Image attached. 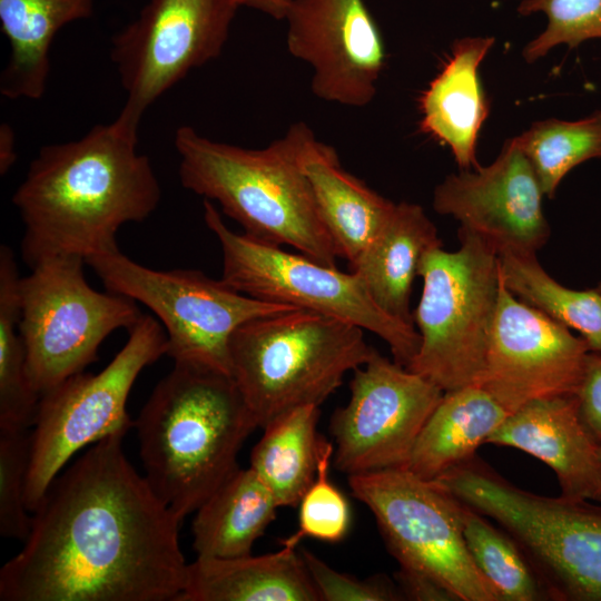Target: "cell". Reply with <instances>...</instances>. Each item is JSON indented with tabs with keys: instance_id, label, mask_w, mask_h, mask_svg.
I'll use <instances>...</instances> for the list:
<instances>
[{
	"instance_id": "obj_1",
	"label": "cell",
	"mask_w": 601,
	"mask_h": 601,
	"mask_svg": "<svg viewBox=\"0 0 601 601\" xmlns=\"http://www.w3.org/2000/svg\"><path fill=\"white\" fill-rule=\"evenodd\" d=\"M110 434L60 472L0 570L2 601H177L188 563L180 521Z\"/></svg>"
},
{
	"instance_id": "obj_2",
	"label": "cell",
	"mask_w": 601,
	"mask_h": 601,
	"mask_svg": "<svg viewBox=\"0 0 601 601\" xmlns=\"http://www.w3.org/2000/svg\"><path fill=\"white\" fill-rule=\"evenodd\" d=\"M138 135L116 120L77 140L40 148L12 196L24 225L21 255L31 268L55 256L86 258L119 249L116 235L147 219L161 189Z\"/></svg>"
},
{
	"instance_id": "obj_3",
	"label": "cell",
	"mask_w": 601,
	"mask_h": 601,
	"mask_svg": "<svg viewBox=\"0 0 601 601\" xmlns=\"http://www.w3.org/2000/svg\"><path fill=\"white\" fill-rule=\"evenodd\" d=\"M316 140L302 121L260 149L215 141L190 126L177 128L174 136L184 188L217 201L247 236L292 246L336 267L339 254L304 170L305 157Z\"/></svg>"
},
{
	"instance_id": "obj_4",
	"label": "cell",
	"mask_w": 601,
	"mask_h": 601,
	"mask_svg": "<svg viewBox=\"0 0 601 601\" xmlns=\"http://www.w3.org/2000/svg\"><path fill=\"white\" fill-rule=\"evenodd\" d=\"M257 427L231 376L175 363L136 421L144 476L181 522L239 467Z\"/></svg>"
},
{
	"instance_id": "obj_5",
	"label": "cell",
	"mask_w": 601,
	"mask_h": 601,
	"mask_svg": "<svg viewBox=\"0 0 601 601\" xmlns=\"http://www.w3.org/2000/svg\"><path fill=\"white\" fill-rule=\"evenodd\" d=\"M363 328L292 309L240 325L229 343L230 376L259 427L299 406H319L347 372L375 353Z\"/></svg>"
},
{
	"instance_id": "obj_6",
	"label": "cell",
	"mask_w": 601,
	"mask_h": 601,
	"mask_svg": "<svg viewBox=\"0 0 601 601\" xmlns=\"http://www.w3.org/2000/svg\"><path fill=\"white\" fill-rule=\"evenodd\" d=\"M521 548L549 594L601 601V506L523 491L472 459L434 480Z\"/></svg>"
},
{
	"instance_id": "obj_7",
	"label": "cell",
	"mask_w": 601,
	"mask_h": 601,
	"mask_svg": "<svg viewBox=\"0 0 601 601\" xmlns=\"http://www.w3.org/2000/svg\"><path fill=\"white\" fill-rule=\"evenodd\" d=\"M460 247L428 250L420 265V302L412 313L421 337L406 367L443 392L479 384L500 288L497 250L460 227Z\"/></svg>"
},
{
	"instance_id": "obj_8",
	"label": "cell",
	"mask_w": 601,
	"mask_h": 601,
	"mask_svg": "<svg viewBox=\"0 0 601 601\" xmlns=\"http://www.w3.org/2000/svg\"><path fill=\"white\" fill-rule=\"evenodd\" d=\"M204 219L223 252L221 279L250 297L293 306L354 324L374 333L390 347L393 361L407 367L421 344L415 326L387 314L354 272L292 254L231 230L210 200Z\"/></svg>"
},
{
	"instance_id": "obj_9",
	"label": "cell",
	"mask_w": 601,
	"mask_h": 601,
	"mask_svg": "<svg viewBox=\"0 0 601 601\" xmlns=\"http://www.w3.org/2000/svg\"><path fill=\"white\" fill-rule=\"evenodd\" d=\"M85 259L55 256L38 262L19 280V333L27 370L41 396L97 359L112 332L130 329L142 316L137 302L87 282Z\"/></svg>"
},
{
	"instance_id": "obj_10",
	"label": "cell",
	"mask_w": 601,
	"mask_h": 601,
	"mask_svg": "<svg viewBox=\"0 0 601 601\" xmlns=\"http://www.w3.org/2000/svg\"><path fill=\"white\" fill-rule=\"evenodd\" d=\"M106 289L147 306L166 329L174 363L230 376L229 343L244 323L297 309L245 295L197 269L158 270L120 249L86 258Z\"/></svg>"
},
{
	"instance_id": "obj_11",
	"label": "cell",
	"mask_w": 601,
	"mask_h": 601,
	"mask_svg": "<svg viewBox=\"0 0 601 601\" xmlns=\"http://www.w3.org/2000/svg\"><path fill=\"white\" fill-rule=\"evenodd\" d=\"M128 332L126 344L102 371L77 373L40 396L30 434L24 495L29 512L73 454L132 427L126 411L131 387L146 366L167 355L168 342L165 328L150 315L142 314Z\"/></svg>"
},
{
	"instance_id": "obj_12",
	"label": "cell",
	"mask_w": 601,
	"mask_h": 601,
	"mask_svg": "<svg viewBox=\"0 0 601 601\" xmlns=\"http://www.w3.org/2000/svg\"><path fill=\"white\" fill-rule=\"evenodd\" d=\"M348 484L400 566L428 575L456 600L500 601L466 548L462 503L437 483L398 467L349 475Z\"/></svg>"
},
{
	"instance_id": "obj_13",
	"label": "cell",
	"mask_w": 601,
	"mask_h": 601,
	"mask_svg": "<svg viewBox=\"0 0 601 601\" xmlns=\"http://www.w3.org/2000/svg\"><path fill=\"white\" fill-rule=\"evenodd\" d=\"M239 7L238 0H148L111 41L110 58L126 92L115 120L138 134L158 98L220 56Z\"/></svg>"
},
{
	"instance_id": "obj_14",
	"label": "cell",
	"mask_w": 601,
	"mask_h": 601,
	"mask_svg": "<svg viewBox=\"0 0 601 601\" xmlns=\"http://www.w3.org/2000/svg\"><path fill=\"white\" fill-rule=\"evenodd\" d=\"M353 372L349 400L329 423L336 469L349 476L405 467L444 392L377 351Z\"/></svg>"
},
{
	"instance_id": "obj_15",
	"label": "cell",
	"mask_w": 601,
	"mask_h": 601,
	"mask_svg": "<svg viewBox=\"0 0 601 601\" xmlns=\"http://www.w3.org/2000/svg\"><path fill=\"white\" fill-rule=\"evenodd\" d=\"M590 349L581 336L515 297L500 277L480 385L508 412L575 395Z\"/></svg>"
},
{
	"instance_id": "obj_16",
	"label": "cell",
	"mask_w": 601,
	"mask_h": 601,
	"mask_svg": "<svg viewBox=\"0 0 601 601\" xmlns=\"http://www.w3.org/2000/svg\"><path fill=\"white\" fill-rule=\"evenodd\" d=\"M536 174L516 141H505L496 159L449 175L433 193V208L455 218L499 254H536L550 238Z\"/></svg>"
},
{
	"instance_id": "obj_17",
	"label": "cell",
	"mask_w": 601,
	"mask_h": 601,
	"mask_svg": "<svg viewBox=\"0 0 601 601\" xmlns=\"http://www.w3.org/2000/svg\"><path fill=\"white\" fill-rule=\"evenodd\" d=\"M285 19L287 49L312 67L316 97L357 108L373 100L385 48L363 0H292Z\"/></svg>"
},
{
	"instance_id": "obj_18",
	"label": "cell",
	"mask_w": 601,
	"mask_h": 601,
	"mask_svg": "<svg viewBox=\"0 0 601 601\" xmlns=\"http://www.w3.org/2000/svg\"><path fill=\"white\" fill-rule=\"evenodd\" d=\"M521 450L555 473L561 496L595 500L601 487L599 443L581 420L575 395L529 402L509 414L486 444Z\"/></svg>"
},
{
	"instance_id": "obj_19",
	"label": "cell",
	"mask_w": 601,
	"mask_h": 601,
	"mask_svg": "<svg viewBox=\"0 0 601 601\" xmlns=\"http://www.w3.org/2000/svg\"><path fill=\"white\" fill-rule=\"evenodd\" d=\"M493 37L454 41L451 56L420 99L421 129L446 145L461 170L479 166L475 146L490 105L477 69Z\"/></svg>"
},
{
	"instance_id": "obj_20",
	"label": "cell",
	"mask_w": 601,
	"mask_h": 601,
	"mask_svg": "<svg viewBox=\"0 0 601 601\" xmlns=\"http://www.w3.org/2000/svg\"><path fill=\"white\" fill-rule=\"evenodd\" d=\"M297 546L235 558H199L188 563L177 601H321Z\"/></svg>"
},
{
	"instance_id": "obj_21",
	"label": "cell",
	"mask_w": 601,
	"mask_h": 601,
	"mask_svg": "<svg viewBox=\"0 0 601 601\" xmlns=\"http://www.w3.org/2000/svg\"><path fill=\"white\" fill-rule=\"evenodd\" d=\"M437 246H442V240L424 209L401 201L349 268L387 314L414 326L410 308L412 285L424 255Z\"/></svg>"
},
{
	"instance_id": "obj_22",
	"label": "cell",
	"mask_w": 601,
	"mask_h": 601,
	"mask_svg": "<svg viewBox=\"0 0 601 601\" xmlns=\"http://www.w3.org/2000/svg\"><path fill=\"white\" fill-rule=\"evenodd\" d=\"M304 170L339 257L353 265L377 236L395 203L343 169L336 150L318 140L305 157Z\"/></svg>"
},
{
	"instance_id": "obj_23",
	"label": "cell",
	"mask_w": 601,
	"mask_h": 601,
	"mask_svg": "<svg viewBox=\"0 0 601 601\" xmlns=\"http://www.w3.org/2000/svg\"><path fill=\"white\" fill-rule=\"evenodd\" d=\"M509 414L480 384L444 392L422 427L405 469L423 480H436L470 461Z\"/></svg>"
},
{
	"instance_id": "obj_24",
	"label": "cell",
	"mask_w": 601,
	"mask_h": 601,
	"mask_svg": "<svg viewBox=\"0 0 601 601\" xmlns=\"http://www.w3.org/2000/svg\"><path fill=\"white\" fill-rule=\"evenodd\" d=\"M93 0H0L10 58L0 77L8 99H40L50 73V48L61 28L92 14Z\"/></svg>"
},
{
	"instance_id": "obj_25",
	"label": "cell",
	"mask_w": 601,
	"mask_h": 601,
	"mask_svg": "<svg viewBox=\"0 0 601 601\" xmlns=\"http://www.w3.org/2000/svg\"><path fill=\"white\" fill-rule=\"evenodd\" d=\"M279 508L250 467H238L197 510L193 546L199 558H235L252 553Z\"/></svg>"
},
{
	"instance_id": "obj_26",
	"label": "cell",
	"mask_w": 601,
	"mask_h": 601,
	"mask_svg": "<svg viewBox=\"0 0 601 601\" xmlns=\"http://www.w3.org/2000/svg\"><path fill=\"white\" fill-rule=\"evenodd\" d=\"M319 406L293 408L266 424L254 446L249 467L275 496L279 508H295L315 480L319 445Z\"/></svg>"
},
{
	"instance_id": "obj_27",
	"label": "cell",
	"mask_w": 601,
	"mask_h": 601,
	"mask_svg": "<svg viewBox=\"0 0 601 601\" xmlns=\"http://www.w3.org/2000/svg\"><path fill=\"white\" fill-rule=\"evenodd\" d=\"M500 277L519 299L553 321L579 332L590 352L601 354V294L597 288L577 290L556 282L535 254H499Z\"/></svg>"
},
{
	"instance_id": "obj_28",
	"label": "cell",
	"mask_w": 601,
	"mask_h": 601,
	"mask_svg": "<svg viewBox=\"0 0 601 601\" xmlns=\"http://www.w3.org/2000/svg\"><path fill=\"white\" fill-rule=\"evenodd\" d=\"M19 270L12 249L0 247V427L27 430L33 425L40 395L27 370L19 333Z\"/></svg>"
},
{
	"instance_id": "obj_29",
	"label": "cell",
	"mask_w": 601,
	"mask_h": 601,
	"mask_svg": "<svg viewBox=\"0 0 601 601\" xmlns=\"http://www.w3.org/2000/svg\"><path fill=\"white\" fill-rule=\"evenodd\" d=\"M461 516L469 553L500 601H535L545 595L542 581L511 535L464 503Z\"/></svg>"
},
{
	"instance_id": "obj_30",
	"label": "cell",
	"mask_w": 601,
	"mask_h": 601,
	"mask_svg": "<svg viewBox=\"0 0 601 601\" xmlns=\"http://www.w3.org/2000/svg\"><path fill=\"white\" fill-rule=\"evenodd\" d=\"M515 139L529 158L544 196L552 198L571 169L601 157V111L575 121H536Z\"/></svg>"
},
{
	"instance_id": "obj_31",
	"label": "cell",
	"mask_w": 601,
	"mask_h": 601,
	"mask_svg": "<svg viewBox=\"0 0 601 601\" xmlns=\"http://www.w3.org/2000/svg\"><path fill=\"white\" fill-rule=\"evenodd\" d=\"M333 454L334 445L323 436L315 480L298 504V530L283 540V544L297 546L304 538L336 543L346 535L351 512L346 497L329 479Z\"/></svg>"
},
{
	"instance_id": "obj_32",
	"label": "cell",
	"mask_w": 601,
	"mask_h": 601,
	"mask_svg": "<svg viewBox=\"0 0 601 601\" xmlns=\"http://www.w3.org/2000/svg\"><path fill=\"white\" fill-rule=\"evenodd\" d=\"M518 11H542L548 17L545 30L523 49L528 62L561 43L573 49L585 40L601 39V0H520Z\"/></svg>"
},
{
	"instance_id": "obj_33",
	"label": "cell",
	"mask_w": 601,
	"mask_h": 601,
	"mask_svg": "<svg viewBox=\"0 0 601 601\" xmlns=\"http://www.w3.org/2000/svg\"><path fill=\"white\" fill-rule=\"evenodd\" d=\"M30 462L27 430L0 427V534L24 541L31 516L26 505Z\"/></svg>"
},
{
	"instance_id": "obj_34",
	"label": "cell",
	"mask_w": 601,
	"mask_h": 601,
	"mask_svg": "<svg viewBox=\"0 0 601 601\" xmlns=\"http://www.w3.org/2000/svg\"><path fill=\"white\" fill-rule=\"evenodd\" d=\"M321 601H395L402 600L398 589L380 577L358 579L334 570L314 553L300 551Z\"/></svg>"
},
{
	"instance_id": "obj_35",
	"label": "cell",
	"mask_w": 601,
	"mask_h": 601,
	"mask_svg": "<svg viewBox=\"0 0 601 601\" xmlns=\"http://www.w3.org/2000/svg\"><path fill=\"white\" fill-rule=\"evenodd\" d=\"M582 422L601 444V354L590 352L575 394Z\"/></svg>"
},
{
	"instance_id": "obj_36",
	"label": "cell",
	"mask_w": 601,
	"mask_h": 601,
	"mask_svg": "<svg viewBox=\"0 0 601 601\" xmlns=\"http://www.w3.org/2000/svg\"><path fill=\"white\" fill-rule=\"evenodd\" d=\"M402 597L416 601H449L455 597L442 584L421 572L400 566L396 573Z\"/></svg>"
},
{
	"instance_id": "obj_37",
	"label": "cell",
	"mask_w": 601,
	"mask_h": 601,
	"mask_svg": "<svg viewBox=\"0 0 601 601\" xmlns=\"http://www.w3.org/2000/svg\"><path fill=\"white\" fill-rule=\"evenodd\" d=\"M16 136L12 127L3 122L0 127V174L6 175L17 160Z\"/></svg>"
},
{
	"instance_id": "obj_38",
	"label": "cell",
	"mask_w": 601,
	"mask_h": 601,
	"mask_svg": "<svg viewBox=\"0 0 601 601\" xmlns=\"http://www.w3.org/2000/svg\"><path fill=\"white\" fill-rule=\"evenodd\" d=\"M240 7L256 9L274 19H285L292 0H238Z\"/></svg>"
},
{
	"instance_id": "obj_39",
	"label": "cell",
	"mask_w": 601,
	"mask_h": 601,
	"mask_svg": "<svg viewBox=\"0 0 601 601\" xmlns=\"http://www.w3.org/2000/svg\"><path fill=\"white\" fill-rule=\"evenodd\" d=\"M599 454H600V459H601V444H599ZM594 501L601 503V487H600V490H599V492H598V495H597V497H595Z\"/></svg>"
},
{
	"instance_id": "obj_40",
	"label": "cell",
	"mask_w": 601,
	"mask_h": 601,
	"mask_svg": "<svg viewBox=\"0 0 601 601\" xmlns=\"http://www.w3.org/2000/svg\"><path fill=\"white\" fill-rule=\"evenodd\" d=\"M597 289H598V290L600 292V294H601V280H600V283H599Z\"/></svg>"
}]
</instances>
